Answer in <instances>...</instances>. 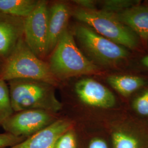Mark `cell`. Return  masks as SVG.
Masks as SVG:
<instances>
[{
	"instance_id": "obj_1",
	"label": "cell",
	"mask_w": 148,
	"mask_h": 148,
	"mask_svg": "<svg viewBox=\"0 0 148 148\" xmlns=\"http://www.w3.org/2000/svg\"><path fill=\"white\" fill-rule=\"evenodd\" d=\"M14 112L37 109L57 114L63 104L57 99L55 86L36 79H16L7 81Z\"/></svg>"
},
{
	"instance_id": "obj_2",
	"label": "cell",
	"mask_w": 148,
	"mask_h": 148,
	"mask_svg": "<svg viewBox=\"0 0 148 148\" xmlns=\"http://www.w3.org/2000/svg\"><path fill=\"white\" fill-rule=\"evenodd\" d=\"M48 65L58 81L95 74L99 71V67L77 47L74 34L68 29L64 32L51 52Z\"/></svg>"
},
{
	"instance_id": "obj_3",
	"label": "cell",
	"mask_w": 148,
	"mask_h": 148,
	"mask_svg": "<svg viewBox=\"0 0 148 148\" xmlns=\"http://www.w3.org/2000/svg\"><path fill=\"white\" fill-rule=\"evenodd\" d=\"M0 79L6 82L16 79L40 80L54 86L58 85L59 81L52 74L48 63L32 52L24 38L3 61Z\"/></svg>"
},
{
	"instance_id": "obj_4",
	"label": "cell",
	"mask_w": 148,
	"mask_h": 148,
	"mask_svg": "<svg viewBox=\"0 0 148 148\" xmlns=\"http://www.w3.org/2000/svg\"><path fill=\"white\" fill-rule=\"evenodd\" d=\"M73 15L76 19L113 42L131 49L139 47V36L113 13L79 7L73 12Z\"/></svg>"
},
{
	"instance_id": "obj_5",
	"label": "cell",
	"mask_w": 148,
	"mask_h": 148,
	"mask_svg": "<svg viewBox=\"0 0 148 148\" xmlns=\"http://www.w3.org/2000/svg\"><path fill=\"white\" fill-rule=\"evenodd\" d=\"M73 34L81 47L95 64L113 66L129 56L126 48L102 36L85 24L76 25Z\"/></svg>"
},
{
	"instance_id": "obj_6",
	"label": "cell",
	"mask_w": 148,
	"mask_h": 148,
	"mask_svg": "<svg viewBox=\"0 0 148 148\" xmlns=\"http://www.w3.org/2000/svg\"><path fill=\"white\" fill-rule=\"evenodd\" d=\"M57 114L42 110L31 109L14 112L3 123L5 132L16 137L27 138L42 130L58 119Z\"/></svg>"
},
{
	"instance_id": "obj_7",
	"label": "cell",
	"mask_w": 148,
	"mask_h": 148,
	"mask_svg": "<svg viewBox=\"0 0 148 148\" xmlns=\"http://www.w3.org/2000/svg\"><path fill=\"white\" fill-rule=\"evenodd\" d=\"M48 10L46 1H39L24 21V40L32 52L41 59L48 54Z\"/></svg>"
},
{
	"instance_id": "obj_8",
	"label": "cell",
	"mask_w": 148,
	"mask_h": 148,
	"mask_svg": "<svg viewBox=\"0 0 148 148\" xmlns=\"http://www.w3.org/2000/svg\"><path fill=\"white\" fill-rule=\"evenodd\" d=\"M75 91L79 101L87 106L109 109L116 103L115 97L111 91L92 79L79 80L75 84Z\"/></svg>"
},
{
	"instance_id": "obj_9",
	"label": "cell",
	"mask_w": 148,
	"mask_h": 148,
	"mask_svg": "<svg viewBox=\"0 0 148 148\" xmlns=\"http://www.w3.org/2000/svg\"><path fill=\"white\" fill-rule=\"evenodd\" d=\"M73 127L74 122L69 119L59 118L47 127L27 138L21 143L5 148H54L59 138Z\"/></svg>"
},
{
	"instance_id": "obj_10",
	"label": "cell",
	"mask_w": 148,
	"mask_h": 148,
	"mask_svg": "<svg viewBox=\"0 0 148 148\" xmlns=\"http://www.w3.org/2000/svg\"><path fill=\"white\" fill-rule=\"evenodd\" d=\"M25 18L0 13V59L5 61L24 38Z\"/></svg>"
},
{
	"instance_id": "obj_11",
	"label": "cell",
	"mask_w": 148,
	"mask_h": 148,
	"mask_svg": "<svg viewBox=\"0 0 148 148\" xmlns=\"http://www.w3.org/2000/svg\"><path fill=\"white\" fill-rule=\"evenodd\" d=\"M71 10L67 4L58 2L48 10V54L52 52L64 32L68 29Z\"/></svg>"
},
{
	"instance_id": "obj_12",
	"label": "cell",
	"mask_w": 148,
	"mask_h": 148,
	"mask_svg": "<svg viewBox=\"0 0 148 148\" xmlns=\"http://www.w3.org/2000/svg\"><path fill=\"white\" fill-rule=\"evenodd\" d=\"M117 19L131 29L143 40L148 39V5H136L114 14Z\"/></svg>"
},
{
	"instance_id": "obj_13",
	"label": "cell",
	"mask_w": 148,
	"mask_h": 148,
	"mask_svg": "<svg viewBox=\"0 0 148 148\" xmlns=\"http://www.w3.org/2000/svg\"><path fill=\"white\" fill-rule=\"evenodd\" d=\"M107 81L112 88L125 97L131 95L145 84L143 78L130 75H111L108 77Z\"/></svg>"
},
{
	"instance_id": "obj_14",
	"label": "cell",
	"mask_w": 148,
	"mask_h": 148,
	"mask_svg": "<svg viewBox=\"0 0 148 148\" xmlns=\"http://www.w3.org/2000/svg\"><path fill=\"white\" fill-rule=\"evenodd\" d=\"M38 2L36 0H0V13L25 18Z\"/></svg>"
},
{
	"instance_id": "obj_15",
	"label": "cell",
	"mask_w": 148,
	"mask_h": 148,
	"mask_svg": "<svg viewBox=\"0 0 148 148\" xmlns=\"http://www.w3.org/2000/svg\"><path fill=\"white\" fill-rule=\"evenodd\" d=\"M14 112L8 85L6 81L0 79V127Z\"/></svg>"
},
{
	"instance_id": "obj_16",
	"label": "cell",
	"mask_w": 148,
	"mask_h": 148,
	"mask_svg": "<svg viewBox=\"0 0 148 148\" xmlns=\"http://www.w3.org/2000/svg\"><path fill=\"white\" fill-rule=\"evenodd\" d=\"M139 1L107 0L102 2V11L116 14L127 10L139 4Z\"/></svg>"
},
{
	"instance_id": "obj_17",
	"label": "cell",
	"mask_w": 148,
	"mask_h": 148,
	"mask_svg": "<svg viewBox=\"0 0 148 148\" xmlns=\"http://www.w3.org/2000/svg\"><path fill=\"white\" fill-rule=\"evenodd\" d=\"M112 141L114 148H139L137 138L124 131H117L113 133Z\"/></svg>"
},
{
	"instance_id": "obj_18",
	"label": "cell",
	"mask_w": 148,
	"mask_h": 148,
	"mask_svg": "<svg viewBox=\"0 0 148 148\" xmlns=\"http://www.w3.org/2000/svg\"><path fill=\"white\" fill-rule=\"evenodd\" d=\"M54 148H78L77 134L74 127L70 129L59 138Z\"/></svg>"
},
{
	"instance_id": "obj_19",
	"label": "cell",
	"mask_w": 148,
	"mask_h": 148,
	"mask_svg": "<svg viewBox=\"0 0 148 148\" xmlns=\"http://www.w3.org/2000/svg\"><path fill=\"white\" fill-rule=\"evenodd\" d=\"M134 109L142 116H148V89L133 101Z\"/></svg>"
},
{
	"instance_id": "obj_20",
	"label": "cell",
	"mask_w": 148,
	"mask_h": 148,
	"mask_svg": "<svg viewBox=\"0 0 148 148\" xmlns=\"http://www.w3.org/2000/svg\"><path fill=\"white\" fill-rule=\"evenodd\" d=\"M27 138L16 137L9 133H0V148H5L14 146L21 143Z\"/></svg>"
},
{
	"instance_id": "obj_21",
	"label": "cell",
	"mask_w": 148,
	"mask_h": 148,
	"mask_svg": "<svg viewBox=\"0 0 148 148\" xmlns=\"http://www.w3.org/2000/svg\"><path fill=\"white\" fill-rule=\"evenodd\" d=\"M87 148H108V146L104 139L95 137L90 140Z\"/></svg>"
},
{
	"instance_id": "obj_22",
	"label": "cell",
	"mask_w": 148,
	"mask_h": 148,
	"mask_svg": "<svg viewBox=\"0 0 148 148\" xmlns=\"http://www.w3.org/2000/svg\"><path fill=\"white\" fill-rule=\"evenodd\" d=\"M74 3H76L79 6V8L88 10H95L96 9V2L92 0H75Z\"/></svg>"
},
{
	"instance_id": "obj_23",
	"label": "cell",
	"mask_w": 148,
	"mask_h": 148,
	"mask_svg": "<svg viewBox=\"0 0 148 148\" xmlns=\"http://www.w3.org/2000/svg\"><path fill=\"white\" fill-rule=\"evenodd\" d=\"M142 63L143 65L148 68V56L144 57L142 60Z\"/></svg>"
},
{
	"instance_id": "obj_24",
	"label": "cell",
	"mask_w": 148,
	"mask_h": 148,
	"mask_svg": "<svg viewBox=\"0 0 148 148\" xmlns=\"http://www.w3.org/2000/svg\"><path fill=\"white\" fill-rule=\"evenodd\" d=\"M3 64V61L1 59H0V72H1V71L2 68Z\"/></svg>"
}]
</instances>
